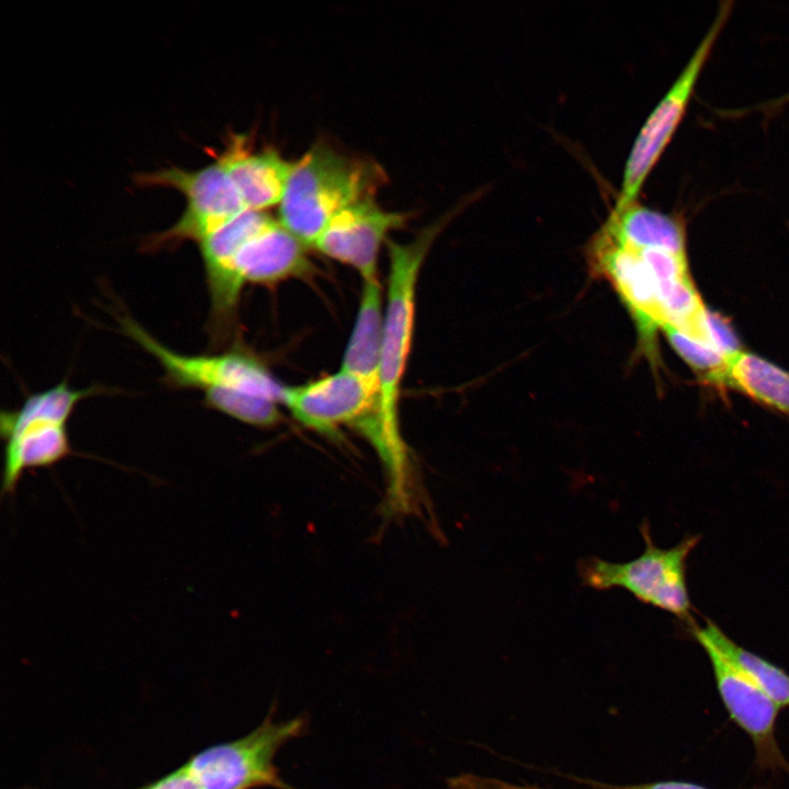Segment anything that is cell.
<instances>
[{"label": "cell", "mask_w": 789, "mask_h": 789, "mask_svg": "<svg viewBox=\"0 0 789 789\" xmlns=\"http://www.w3.org/2000/svg\"><path fill=\"white\" fill-rule=\"evenodd\" d=\"M209 294L208 334L222 341L232 327L242 288L307 274L305 245L279 221L244 211L198 243Z\"/></svg>", "instance_id": "cell-1"}, {"label": "cell", "mask_w": 789, "mask_h": 789, "mask_svg": "<svg viewBox=\"0 0 789 789\" xmlns=\"http://www.w3.org/2000/svg\"><path fill=\"white\" fill-rule=\"evenodd\" d=\"M457 210L459 208L446 214L408 243L387 241L390 270L379 374L385 443L381 459L395 482H400L407 466L405 447L399 433L398 403L412 343L418 276L433 241Z\"/></svg>", "instance_id": "cell-3"}, {"label": "cell", "mask_w": 789, "mask_h": 789, "mask_svg": "<svg viewBox=\"0 0 789 789\" xmlns=\"http://www.w3.org/2000/svg\"><path fill=\"white\" fill-rule=\"evenodd\" d=\"M614 238L638 247H663L686 251L685 227L671 214L652 209L634 201L615 206L601 226Z\"/></svg>", "instance_id": "cell-15"}, {"label": "cell", "mask_w": 789, "mask_h": 789, "mask_svg": "<svg viewBox=\"0 0 789 789\" xmlns=\"http://www.w3.org/2000/svg\"><path fill=\"white\" fill-rule=\"evenodd\" d=\"M381 298L378 279L364 282L356 321L341 366V369L363 378L379 389L384 332Z\"/></svg>", "instance_id": "cell-14"}, {"label": "cell", "mask_w": 789, "mask_h": 789, "mask_svg": "<svg viewBox=\"0 0 789 789\" xmlns=\"http://www.w3.org/2000/svg\"><path fill=\"white\" fill-rule=\"evenodd\" d=\"M227 170L244 206L264 210L279 204L293 168L274 148L252 151L244 135H232L215 157Z\"/></svg>", "instance_id": "cell-13"}, {"label": "cell", "mask_w": 789, "mask_h": 789, "mask_svg": "<svg viewBox=\"0 0 789 789\" xmlns=\"http://www.w3.org/2000/svg\"><path fill=\"white\" fill-rule=\"evenodd\" d=\"M730 388L789 416V373L746 351L730 356Z\"/></svg>", "instance_id": "cell-16"}, {"label": "cell", "mask_w": 789, "mask_h": 789, "mask_svg": "<svg viewBox=\"0 0 789 789\" xmlns=\"http://www.w3.org/2000/svg\"><path fill=\"white\" fill-rule=\"evenodd\" d=\"M141 789H205L184 764L176 770Z\"/></svg>", "instance_id": "cell-19"}, {"label": "cell", "mask_w": 789, "mask_h": 789, "mask_svg": "<svg viewBox=\"0 0 789 789\" xmlns=\"http://www.w3.org/2000/svg\"><path fill=\"white\" fill-rule=\"evenodd\" d=\"M689 627L691 633L709 640L780 708L789 706V675L784 670L734 642L712 621L701 627Z\"/></svg>", "instance_id": "cell-17"}, {"label": "cell", "mask_w": 789, "mask_h": 789, "mask_svg": "<svg viewBox=\"0 0 789 789\" xmlns=\"http://www.w3.org/2000/svg\"><path fill=\"white\" fill-rule=\"evenodd\" d=\"M384 181L377 163L315 145L293 163L278 221L305 247H315L339 211L375 195Z\"/></svg>", "instance_id": "cell-4"}, {"label": "cell", "mask_w": 789, "mask_h": 789, "mask_svg": "<svg viewBox=\"0 0 789 789\" xmlns=\"http://www.w3.org/2000/svg\"><path fill=\"white\" fill-rule=\"evenodd\" d=\"M116 316L122 332L160 364L168 387L198 390L204 405L245 424L266 427L279 421L284 386L254 356L238 348L211 354L178 353L129 315Z\"/></svg>", "instance_id": "cell-2"}, {"label": "cell", "mask_w": 789, "mask_h": 789, "mask_svg": "<svg viewBox=\"0 0 789 789\" xmlns=\"http://www.w3.org/2000/svg\"><path fill=\"white\" fill-rule=\"evenodd\" d=\"M106 390L101 386L76 389L62 380L30 393L19 408L1 411L2 498L16 492L26 471L53 467L72 455L68 421L80 401Z\"/></svg>", "instance_id": "cell-5"}, {"label": "cell", "mask_w": 789, "mask_h": 789, "mask_svg": "<svg viewBox=\"0 0 789 789\" xmlns=\"http://www.w3.org/2000/svg\"><path fill=\"white\" fill-rule=\"evenodd\" d=\"M730 11L731 3H723L687 65L641 127L626 161L621 187L615 206H622L638 199L648 175L684 117L697 80Z\"/></svg>", "instance_id": "cell-10"}, {"label": "cell", "mask_w": 789, "mask_h": 789, "mask_svg": "<svg viewBox=\"0 0 789 789\" xmlns=\"http://www.w3.org/2000/svg\"><path fill=\"white\" fill-rule=\"evenodd\" d=\"M691 634L707 654L723 705L731 719L751 737L759 762L781 766L784 761L775 740L780 707L709 640Z\"/></svg>", "instance_id": "cell-12"}, {"label": "cell", "mask_w": 789, "mask_h": 789, "mask_svg": "<svg viewBox=\"0 0 789 789\" xmlns=\"http://www.w3.org/2000/svg\"><path fill=\"white\" fill-rule=\"evenodd\" d=\"M644 541L643 552L627 562H610L588 557L579 562L582 584L597 590L624 588L639 602L667 611L689 626V599L686 565L698 546L700 535H689L671 548L654 545L647 522L640 526Z\"/></svg>", "instance_id": "cell-6"}, {"label": "cell", "mask_w": 789, "mask_h": 789, "mask_svg": "<svg viewBox=\"0 0 789 789\" xmlns=\"http://www.w3.org/2000/svg\"><path fill=\"white\" fill-rule=\"evenodd\" d=\"M409 213L388 211L364 197L339 211L315 248L327 256L354 267L363 282L376 281L379 249L389 231L402 227Z\"/></svg>", "instance_id": "cell-11"}, {"label": "cell", "mask_w": 789, "mask_h": 789, "mask_svg": "<svg viewBox=\"0 0 789 789\" xmlns=\"http://www.w3.org/2000/svg\"><path fill=\"white\" fill-rule=\"evenodd\" d=\"M594 787L604 788V789H708L706 787L690 784V782H684V781H659V782H651V784H640V785H625V786H611V785H604L594 782L592 784Z\"/></svg>", "instance_id": "cell-20"}, {"label": "cell", "mask_w": 789, "mask_h": 789, "mask_svg": "<svg viewBox=\"0 0 789 789\" xmlns=\"http://www.w3.org/2000/svg\"><path fill=\"white\" fill-rule=\"evenodd\" d=\"M282 403L302 425L325 435L353 425L379 456L384 454L380 389L352 373L340 369L306 385L284 387Z\"/></svg>", "instance_id": "cell-9"}, {"label": "cell", "mask_w": 789, "mask_h": 789, "mask_svg": "<svg viewBox=\"0 0 789 789\" xmlns=\"http://www.w3.org/2000/svg\"><path fill=\"white\" fill-rule=\"evenodd\" d=\"M139 186H164L181 192L186 207L169 229L147 237L146 252L175 248L185 241L199 243L204 238L247 210L227 170L217 159L202 169L187 171L163 168L135 176Z\"/></svg>", "instance_id": "cell-7"}, {"label": "cell", "mask_w": 789, "mask_h": 789, "mask_svg": "<svg viewBox=\"0 0 789 789\" xmlns=\"http://www.w3.org/2000/svg\"><path fill=\"white\" fill-rule=\"evenodd\" d=\"M306 723L305 718L274 721L268 716L249 734L207 747L185 765L205 789H296L279 777L274 759L284 744L302 734Z\"/></svg>", "instance_id": "cell-8"}, {"label": "cell", "mask_w": 789, "mask_h": 789, "mask_svg": "<svg viewBox=\"0 0 789 789\" xmlns=\"http://www.w3.org/2000/svg\"><path fill=\"white\" fill-rule=\"evenodd\" d=\"M676 354L691 368L700 381L718 391L729 390L730 356L714 346L698 342L673 327L661 330Z\"/></svg>", "instance_id": "cell-18"}]
</instances>
